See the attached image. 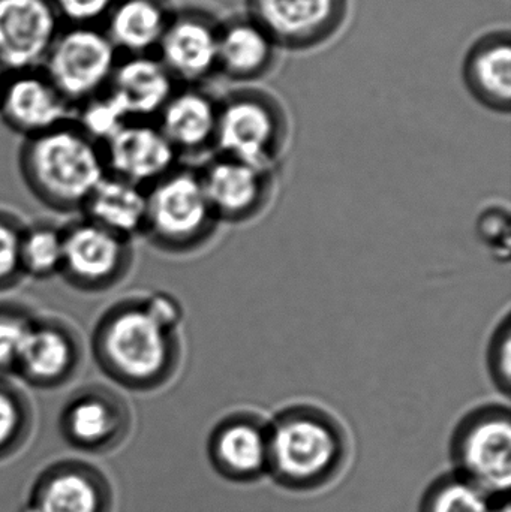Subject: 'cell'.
I'll return each instance as SVG.
<instances>
[{"label":"cell","instance_id":"obj_18","mask_svg":"<svg viewBox=\"0 0 511 512\" xmlns=\"http://www.w3.org/2000/svg\"><path fill=\"white\" fill-rule=\"evenodd\" d=\"M108 93L129 122H150L176 92V80L156 54L120 57Z\"/></svg>","mask_w":511,"mask_h":512},{"label":"cell","instance_id":"obj_27","mask_svg":"<svg viewBox=\"0 0 511 512\" xmlns=\"http://www.w3.org/2000/svg\"><path fill=\"white\" fill-rule=\"evenodd\" d=\"M32 427V400L17 382L0 376V459L18 451Z\"/></svg>","mask_w":511,"mask_h":512},{"label":"cell","instance_id":"obj_36","mask_svg":"<svg viewBox=\"0 0 511 512\" xmlns=\"http://www.w3.org/2000/svg\"><path fill=\"white\" fill-rule=\"evenodd\" d=\"M8 71L0 65V96H2L3 87H5L6 80H8Z\"/></svg>","mask_w":511,"mask_h":512},{"label":"cell","instance_id":"obj_29","mask_svg":"<svg viewBox=\"0 0 511 512\" xmlns=\"http://www.w3.org/2000/svg\"><path fill=\"white\" fill-rule=\"evenodd\" d=\"M33 315L23 304L0 301V376L14 375Z\"/></svg>","mask_w":511,"mask_h":512},{"label":"cell","instance_id":"obj_24","mask_svg":"<svg viewBox=\"0 0 511 512\" xmlns=\"http://www.w3.org/2000/svg\"><path fill=\"white\" fill-rule=\"evenodd\" d=\"M81 213L87 221L134 242L146 230V189L107 173L87 198Z\"/></svg>","mask_w":511,"mask_h":512},{"label":"cell","instance_id":"obj_30","mask_svg":"<svg viewBox=\"0 0 511 512\" xmlns=\"http://www.w3.org/2000/svg\"><path fill=\"white\" fill-rule=\"evenodd\" d=\"M23 230L20 216L0 209V292L15 288L24 279L20 259Z\"/></svg>","mask_w":511,"mask_h":512},{"label":"cell","instance_id":"obj_8","mask_svg":"<svg viewBox=\"0 0 511 512\" xmlns=\"http://www.w3.org/2000/svg\"><path fill=\"white\" fill-rule=\"evenodd\" d=\"M135 252L131 240L80 218L63 228L60 276L75 291L102 294L117 288L131 273Z\"/></svg>","mask_w":511,"mask_h":512},{"label":"cell","instance_id":"obj_11","mask_svg":"<svg viewBox=\"0 0 511 512\" xmlns=\"http://www.w3.org/2000/svg\"><path fill=\"white\" fill-rule=\"evenodd\" d=\"M248 15L276 47L311 50L336 35L347 18V0H246Z\"/></svg>","mask_w":511,"mask_h":512},{"label":"cell","instance_id":"obj_9","mask_svg":"<svg viewBox=\"0 0 511 512\" xmlns=\"http://www.w3.org/2000/svg\"><path fill=\"white\" fill-rule=\"evenodd\" d=\"M84 363V343L68 319L33 318L18 355L14 375L35 390H57L71 384Z\"/></svg>","mask_w":511,"mask_h":512},{"label":"cell","instance_id":"obj_34","mask_svg":"<svg viewBox=\"0 0 511 512\" xmlns=\"http://www.w3.org/2000/svg\"><path fill=\"white\" fill-rule=\"evenodd\" d=\"M144 306L150 315L170 330L180 331L183 322V307L174 295L164 291L143 295Z\"/></svg>","mask_w":511,"mask_h":512},{"label":"cell","instance_id":"obj_35","mask_svg":"<svg viewBox=\"0 0 511 512\" xmlns=\"http://www.w3.org/2000/svg\"><path fill=\"white\" fill-rule=\"evenodd\" d=\"M492 512H511L510 495L497 499V501H495L494 508H492Z\"/></svg>","mask_w":511,"mask_h":512},{"label":"cell","instance_id":"obj_31","mask_svg":"<svg viewBox=\"0 0 511 512\" xmlns=\"http://www.w3.org/2000/svg\"><path fill=\"white\" fill-rule=\"evenodd\" d=\"M476 234L492 258L507 262L511 254L510 212L501 204L485 207L477 216Z\"/></svg>","mask_w":511,"mask_h":512},{"label":"cell","instance_id":"obj_2","mask_svg":"<svg viewBox=\"0 0 511 512\" xmlns=\"http://www.w3.org/2000/svg\"><path fill=\"white\" fill-rule=\"evenodd\" d=\"M350 457L347 427L323 406L294 403L270 420L269 475L282 489H326L342 477Z\"/></svg>","mask_w":511,"mask_h":512},{"label":"cell","instance_id":"obj_23","mask_svg":"<svg viewBox=\"0 0 511 512\" xmlns=\"http://www.w3.org/2000/svg\"><path fill=\"white\" fill-rule=\"evenodd\" d=\"M273 39L249 15L219 26L218 71L234 81L260 80L276 60Z\"/></svg>","mask_w":511,"mask_h":512},{"label":"cell","instance_id":"obj_7","mask_svg":"<svg viewBox=\"0 0 511 512\" xmlns=\"http://www.w3.org/2000/svg\"><path fill=\"white\" fill-rule=\"evenodd\" d=\"M120 53L99 26L60 29L41 69L72 108L110 86Z\"/></svg>","mask_w":511,"mask_h":512},{"label":"cell","instance_id":"obj_15","mask_svg":"<svg viewBox=\"0 0 511 512\" xmlns=\"http://www.w3.org/2000/svg\"><path fill=\"white\" fill-rule=\"evenodd\" d=\"M74 108L42 69L8 75L0 96V119L23 138L44 134L71 122Z\"/></svg>","mask_w":511,"mask_h":512},{"label":"cell","instance_id":"obj_5","mask_svg":"<svg viewBox=\"0 0 511 512\" xmlns=\"http://www.w3.org/2000/svg\"><path fill=\"white\" fill-rule=\"evenodd\" d=\"M511 414L503 403H483L468 411L450 436L456 474L491 499L510 495Z\"/></svg>","mask_w":511,"mask_h":512},{"label":"cell","instance_id":"obj_28","mask_svg":"<svg viewBox=\"0 0 511 512\" xmlns=\"http://www.w3.org/2000/svg\"><path fill=\"white\" fill-rule=\"evenodd\" d=\"M72 122L102 147L129 122V119L119 102L105 90L101 95L93 96L89 101L78 105L74 110Z\"/></svg>","mask_w":511,"mask_h":512},{"label":"cell","instance_id":"obj_32","mask_svg":"<svg viewBox=\"0 0 511 512\" xmlns=\"http://www.w3.org/2000/svg\"><path fill=\"white\" fill-rule=\"evenodd\" d=\"M489 378L498 393L510 397L511 391V315L507 312L495 325L486 349Z\"/></svg>","mask_w":511,"mask_h":512},{"label":"cell","instance_id":"obj_14","mask_svg":"<svg viewBox=\"0 0 511 512\" xmlns=\"http://www.w3.org/2000/svg\"><path fill=\"white\" fill-rule=\"evenodd\" d=\"M62 26L50 0H0V65L8 74L41 69Z\"/></svg>","mask_w":511,"mask_h":512},{"label":"cell","instance_id":"obj_26","mask_svg":"<svg viewBox=\"0 0 511 512\" xmlns=\"http://www.w3.org/2000/svg\"><path fill=\"white\" fill-rule=\"evenodd\" d=\"M495 501L452 471L429 484L420 501L419 512H492Z\"/></svg>","mask_w":511,"mask_h":512},{"label":"cell","instance_id":"obj_33","mask_svg":"<svg viewBox=\"0 0 511 512\" xmlns=\"http://www.w3.org/2000/svg\"><path fill=\"white\" fill-rule=\"evenodd\" d=\"M60 21L66 26H99L114 0H50Z\"/></svg>","mask_w":511,"mask_h":512},{"label":"cell","instance_id":"obj_12","mask_svg":"<svg viewBox=\"0 0 511 512\" xmlns=\"http://www.w3.org/2000/svg\"><path fill=\"white\" fill-rule=\"evenodd\" d=\"M201 183L219 222L245 224L266 212L276 191L275 170L216 155L201 170Z\"/></svg>","mask_w":511,"mask_h":512},{"label":"cell","instance_id":"obj_20","mask_svg":"<svg viewBox=\"0 0 511 512\" xmlns=\"http://www.w3.org/2000/svg\"><path fill=\"white\" fill-rule=\"evenodd\" d=\"M219 104L203 90H176L156 117L177 155L200 156L215 149Z\"/></svg>","mask_w":511,"mask_h":512},{"label":"cell","instance_id":"obj_1","mask_svg":"<svg viewBox=\"0 0 511 512\" xmlns=\"http://www.w3.org/2000/svg\"><path fill=\"white\" fill-rule=\"evenodd\" d=\"M90 352L101 373L116 387L153 393L174 381L183 361L180 331L159 324L132 295L102 312L90 336Z\"/></svg>","mask_w":511,"mask_h":512},{"label":"cell","instance_id":"obj_3","mask_svg":"<svg viewBox=\"0 0 511 512\" xmlns=\"http://www.w3.org/2000/svg\"><path fill=\"white\" fill-rule=\"evenodd\" d=\"M18 170L36 201L57 213L81 212L105 174L102 147L74 122L24 138Z\"/></svg>","mask_w":511,"mask_h":512},{"label":"cell","instance_id":"obj_17","mask_svg":"<svg viewBox=\"0 0 511 512\" xmlns=\"http://www.w3.org/2000/svg\"><path fill=\"white\" fill-rule=\"evenodd\" d=\"M219 24L206 12L183 9L171 17L156 50L176 81L195 84L218 71Z\"/></svg>","mask_w":511,"mask_h":512},{"label":"cell","instance_id":"obj_25","mask_svg":"<svg viewBox=\"0 0 511 512\" xmlns=\"http://www.w3.org/2000/svg\"><path fill=\"white\" fill-rule=\"evenodd\" d=\"M20 259L24 277L48 280L60 276L63 264V228L47 221L24 225Z\"/></svg>","mask_w":511,"mask_h":512},{"label":"cell","instance_id":"obj_13","mask_svg":"<svg viewBox=\"0 0 511 512\" xmlns=\"http://www.w3.org/2000/svg\"><path fill=\"white\" fill-rule=\"evenodd\" d=\"M210 465L234 484H254L269 475L270 421L252 411L225 415L207 442Z\"/></svg>","mask_w":511,"mask_h":512},{"label":"cell","instance_id":"obj_16","mask_svg":"<svg viewBox=\"0 0 511 512\" xmlns=\"http://www.w3.org/2000/svg\"><path fill=\"white\" fill-rule=\"evenodd\" d=\"M102 156L108 174L144 189L179 167L176 150L150 122L126 123L102 146Z\"/></svg>","mask_w":511,"mask_h":512},{"label":"cell","instance_id":"obj_6","mask_svg":"<svg viewBox=\"0 0 511 512\" xmlns=\"http://www.w3.org/2000/svg\"><path fill=\"white\" fill-rule=\"evenodd\" d=\"M288 132L287 113L278 99L261 90H240L219 104L215 150L275 170L287 149Z\"/></svg>","mask_w":511,"mask_h":512},{"label":"cell","instance_id":"obj_19","mask_svg":"<svg viewBox=\"0 0 511 512\" xmlns=\"http://www.w3.org/2000/svg\"><path fill=\"white\" fill-rule=\"evenodd\" d=\"M111 490L101 472L83 463L48 469L24 512H110Z\"/></svg>","mask_w":511,"mask_h":512},{"label":"cell","instance_id":"obj_21","mask_svg":"<svg viewBox=\"0 0 511 512\" xmlns=\"http://www.w3.org/2000/svg\"><path fill=\"white\" fill-rule=\"evenodd\" d=\"M462 77L479 104L495 113H510V33L492 32L477 39L465 56Z\"/></svg>","mask_w":511,"mask_h":512},{"label":"cell","instance_id":"obj_4","mask_svg":"<svg viewBox=\"0 0 511 512\" xmlns=\"http://www.w3.org/2000/svg\"><path fill=\"white\" fill-rule=\"evenodd\" d=\"M144 236L165 254L186 255L206 246L219 221L198 171L176 167L146 189Z\"/></svg>","mask_w":511,"mask_h":512},{"label":"cell","instance_id":"obj_10","mask_svg":"<svg viewBox=\"0 0 511 512\" xmlns=\"http://www.w3.org/2000/svg\"><path fill=\"white\" fill-rule=\"evenodd\" d=\"M132 426L128 400L113 388L89 384L78 388L63 405L59 429L74 448L107 453L119 447Z\"/></svg>","mask_w":511,"mask_h":512},{"label":"cell","instance_id":"obj_22","mask_svg":"<svg viewBox=\"0 0 511 512\" xmlns=\"http://www.w3.org/2000/svg\"><path fill=\"white\" fill-rule=\"evenodd\" d=\"M171 17L165 0H114L104 30L120 56H146L156 54Z\"/></svg>","mask_w":511,"mask_h":512}]
</instances>
